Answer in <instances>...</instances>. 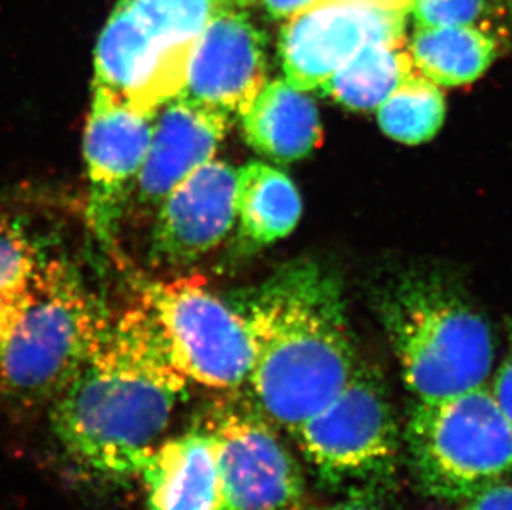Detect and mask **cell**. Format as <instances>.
Wrapping results in <instances>:
<instances>
[{"label":"cell","mask_w":512,"mask_h":510,"mask_svg":"<svg viewBox=\"0 0 512 510\" xmlns=\"http://www.w3.org/2000/svg\"><path fill=\"white\" fill-rule=\"evenodd\" d=\"M236 212L242 241L264 247L294 231L302 203L295 184L282 171L249 163L237 169Z\"/></svg>","instance_id":"17"},{"label":"cell","mask_w":512,"mask_h":510,"mask_svg":"<svg viewBox=\"0 0 512 510\" xmlns=\"http://www.w3.org/2000/svg\"><path fill=\"white\" fill-rule=\"evenodd\" d=\"M304 510V509H302ZM310 510H380L377 506H373L370 502L365 501V499H348L345 502H339V504H334V506L322 507V509H310Z\"/></svg>","instance_id":"28"},{"label":"cell","mask_w":512,"mask_h":510,"mask_svg":"<svg viewBox=\"0 0 512 510\" xmlns=\"http://www.w3.org/2000/svg\"><path fill=\"white\" fill-rule=\"evenodd\" d=\"M377 110L378 125L385 135L405 145H420L440 131L445 97L440 85L415 70Z\"/></svg>","instance_id":"20"},{"label":"cell","mask_w":512,"mask_h":510,"mask_svg":"<svg viewBox=\"0 0 512 510\" xmlns=\"http://www.w3.org/2000/svg\"><path fill=\"white\" fill-rule=\"evenodd\" d=\"M236 173L228 163L211 159L168 194L151 234L153 264H193L228 237L237 219Z\"/></svg>","instance_id":"13"},{"label":"cell","mask_w":512,"mask_h":510,"mask_svg":"<svg viewBox=\"0 0 512 510\" xmlns=\"http://www.w3.org/2000/svg\"><path fill=\"white\" fill-rule=\"evenodd\" d=\"M408 50L421 75L441 87H458L491 67L498 42L479 27H416Z\"/></svg>","instance_id":"18"},{"label":"cell","mask_w":512,"mask_h":510,"mask_svg":"<svg viewBox=\"0 0 512 510\" xmlns=\"http://www.w3.org/2000/svg\"><path fill=\"white\" fill-rule=\"evenodd\" d=\"M363 2L378 5V7H385V9L403 10V12H408L413 0H363Z\"/></svg>","instance_id":"29"},{"label":"cell","mask_w":512,"mask_h":510,"mask_svg":"<svg viewBox=\"0 0 512 510\" xmlns=\"http://www.w3.org/2000/svg\"><path fill=\"white\" fill-rule=\"evenodd\" d=\"M32 289V304L0 353V395L25 406L54 403L97 352L112 322L63 260H45Z\"/></svg>","instance_id":"4"},{"label":"cell","mask_w":512,"mask_h":510,"mask_svg":"<svg viewBox=\"0 0 512 510\" xmlns=\"http://www.w3.org/2000/svg\"><path fill=\"white\" fill-rule=\"evenodd\" d=\"M83 153L87 163V216L103 246H112L150 148L156 115L92 92Z\"/></svg>","instance_id":"10"},{"label":"cell","mask_w":512,"mask_h":510,"mask_svg":"<svg viewBox=\"0 0 512 510\" xmlns=\"http://www.w3.org/2000/svg\"><path fill=\"white\" fill-rule=\"evenodd\" d=\"M406 458L428 496L466 501L512 472V423L488 386L418 401L405 429Z\"/></svg>","instance_id":"5"},{"label":"cell","mask_w":512,"mask_h":510,"mask_svg":"<svg viewBox=\"0 0 512 510\" xmlns=\"http://www.w3.org/2000/svg\"><path fill=\"white\" fill-rule=\"evenodd\" d=\"M378 308L401 378L416 400H443L486 385L493 371V332L446 280H400Z\"/></svg>","instance_id":"3"},{"label":"cell","mask_w":512,"mask_h":510,"mask_svg":"<svg viewBox=\"0 0 512 510\" xmlns=\"http://www.w3.org/2000/svg\"><path fill=\"white\" fill-rule=\"evenodd\" d=\"M252 342V400L292 433L347 385L357 368L342 284L322 265L277 269L232 305Z\"/></svg>","instance_id":"2"},{"label":"cell","mask_w":512,"mask_h":510,"mask_svg":"<svg viewBox=\"0 0 512 510\" xmlns=\"http://www.w3.org/2000/svg\"><path fill=\"white\" fill-rule=\"evenodd\" d=\"M188 60L189 53L163 44L120 2L98 37L92 92L156 115L183 90Z\"/></svg>","instance_id":"12"},{"label":"cell","mask_w":512,"mask_h":510,"mask_svg":"<svg viewBox=\"0 0 512 510\" xmlns=\"http://www.w3.org/2000/svg\"><path fill=\"white\" fill-rule=\"evenodd\" d=\"M406 14L363 0H325L294 15L279 39L285 80L302 92L322 90L367 42L405 39Z\"/></svg>","instance_id":"9"},{"label":"cell","mask_w":512,"mask_h":510,"mask_svg":"<svg viewBox=\"0 0 512 510\" xmlns=\"http://www.w3.org/2000/svg\"><path fill=\"white\" fill-rule=\"evenodd\" d=\"M491 393L512 423V320L508 323V352L494 376Z\"/></svg>","instance_id":"26"},{"label":"cell","mask_w":512,"mask_h":510,"mask_svg":"<svg viewBox=\"0 0 512 510\" xmlns=\"http://www.w3.org/2000/svg\"><path fill=\"white\" fill-rule=\"evenodd\" d=\"M241 120L252 150L279 163L305 158L322 143L317 105L285 78L267 82Z\"/></svg>","instance_id":"16"},{"label":"cell","mask_w":512,"mask_h":510,"mask_svg":"<svg viewBox=\"0 0 512 510\" xmlns=\"http://www.w3.org/2000/svg\"><path fill=\"white\" fill-rule=\"evenodd\" d=\"M322 2L325 0H262V5L272 19L289 20L294 15L312 9Z\"/></svg>","instance_id":"27"},{"label":"cell","mask_w":512,"mask_h":510,"mask_svg":"<svg viewBox=\"0 0 512 510\" xmlns=\"http://www.w3.org/2000/svg\"><path fill=\"white\" fill-rule=\"evenodd\" d=\"M461 510H512V484L496 482L463 501Z\"/></svg>","instance_id":"25"},{"label":"cell","mask_w":512,"mask_h":510,"mask_svg":"<svg viewBox=\"0 0 512 510\" xmlns=\"http://www.w3.org/2000/svg\"><path fill=\"white\" fill-rule=\"evenodd\" d=\"M34 299L32 284L22 289L0 290V353L19 327L27 308Z\"/></svg>","instance_id":"24"},{"label":"cell","mask_w":512,"mask_h":510,"mask_svg":"<svg viewBox=\"0 0 512 510\" xmlns=\"http://www.w3.org/2000/svg\"><path fill=\"white\" fill-rule=\"evenodd\" d=\"M410 12L418 27H479L488 0H413Z\"/></svg>","instance_id":"23"},{"label":"cell","mask_w":512,"mask_h":510,"mask_svg":"<svg viewBox=\"0 0 512 510\" xmlns=\"http://www.w3.org/2000/svg\"><path fill=\"white\" fill-rule=\"evenodd\" d=\"M140 305L171 365L189 383L219 391L247 383L252 342L246 322L208 289L203 277L151 282L141 290Z\"/></svg>","instance_id":"7"},{"label":"cell","mask_w":512,"mask_h":510,"mask_svg":"<svg viewBox=\"0 0 512 510\" xmlns=\"http://www.w3.org/2000/svg\"><path fill=\"white\" fill-rule=\"evenodd\" d=\"M201 426L213 439L229 510H302L299 462L256 403L218 405Z\"/></svg>","instance_id":"8"},{"label":"cell","mask_w":512,"mask_h":510,"mask_svg":"<svg viewBox=\"0 0 512 510\" xmlns=\"http://www.w3.org/2000/svg\"><path fill=\"white\" fill-rule=\"evenodd\" d=\"M290 434L305 464L325 486H378L397 471V419L382 378L365 363H357L329 405Z\"/></svg>","instance_id":"6"},{"label":"cell","mask_w":512,"mask_h":510,"mask_svg":"<svg viewBox=\"0 0 512 510\" xmlns=\"http://www.w3.org/2000/svg\"><path fill=\"white\" fill-rule=\"evenodd\" d=\"M188 386L138 304L112 317L97 352L52 403V429L83 469L112 479L140 476Z\"/></svg>","instance_id":"1"},{"label":"cell","mask_w":512,"mask_h":510,"mask_svg":"<svg viewBox=\"0 0 512 510\" xmlns=\"http://www.w3.org/2000/svg\"><path fill=\"white\" fill-rule=\"evenodd\" d=\"M267 42L241 9L219 7L189 53L181 97L241 116L267 83Z\"/></svg>","instance_id":"11"},{"label":"cell","mask_w":512,"mask_h":510,"mask_svg":"<svg viewBox=\"0 0 512 510\" xmlns=\"http://www.w3.org/2000/svg\"><path fill=\"white\" fill-rule=\"evenodd\" d=\"M140 476L150 510H229L213 439L201 424L165 439Z\"/></svg>","instance_id":"15"},{"label":"cell","mask_w":512,"mask_h":510,"mask_svg":"<svg viewBox=\"0 0 512 510\" xmlns=\"http://www.w3.org/2000/svg\"><path fill=\"white\" fill-rule=\"evenodd\" d=\"M170 49L191 53L219 0H120Z\"/></svg>","instance_id":"21"},{"label":"cell","mask_w":512,"mask_h":510,"mask_svg":"<svg viewBox=\"0 0 512 510\" xmlns=\"http://www.w3.org/2000/svg\"><path fill=\"white\" fill-rule=\"evenodd\" d=\"M219 2L224 5H232V7H237V9H244V7L256 4L257 0H219Z\"/></svg>","instance_id":"30"},{"label":"cell","mask_w":512,"mask_h":510,"mask_svg":"<svg viewBox=\"0 0 512 510\" xmlns=\"http://www.w3.org/2000/svg\"><path fill=\"white\" fill-rule=\"evenodd\" d=\"M415 70L405 39L372 40L343 63L322 90L350 110H375Z\"/></svg>","instance_id":"19"},{"label":"cell","mask_w":512,"mask_h":510,"mask_svg":"<svg viewBox=\"0 0 512 510\" xmlns=\"http://www.w3.org/2000/svg\"><path fill=\"white\" fill-rule=\"evenodd\" d=\"M231 121V116L223 111L181 95L161 106L145 164L131 196L138 211H158L178 184L211 161L219 143L228 135Z\"/></svg>","instance_id":"14"},{"label":"cell","mask_w":512,"mask_h":510,"mask_svg":"<svg viewBox=\"0 0 512 510\" xmlns=\"http://www.w3.org/2000/svg\"><path fill=\"white\" fill-rule=\"evenodd\" d=\"M45 259L24 227L0 216V290L22 289L32 284Z\"/></svg>","instance_id":"22"}]
</instances>
